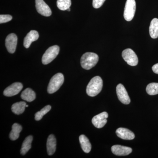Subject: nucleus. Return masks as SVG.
I'll use <instances>...</instances> for the list:
<instances>
[{"label": "nucleus", "mask_w": 158, "mask_h": 158, "mask_svg": "<svg viewBox=\"0 0 158 158\" xmlns=\"http://www.w3.org/2000/svg\"><path fill=\"white\" fill-rule=\"evenodd\" d=\"M103 81L101 77H94L90 80L87 86L86 92L88 96L94 97L102 91Z\"/></svg>", "instance_id": "f257e3e1"}, {"label": "nucleus", "mask_w": 158, "mask_h": 158, "mask_svg": "<svg viewBox=\"0 0 158 158\" xmlns=\"http://www.w3.org/2000/svg\"><path fill=\"white\" fill-rule=\"evenodd\" d=\"M98 60V56L96 54L92 52L85 53L81 58V65L84 69L89 70L95 66Z\"/></svg>", "instance_id": "f03ea898"}, {"label": "nucleus", "mask_w": 158, "mask_h": 158, "mask_svg": "<svg viewBox=\"0 0 158 158\" xmlns=\"http://www.w3.org/2000/svg\"><path fill=\"white\" fill-rule=\"evenodd\" d=\"M64 81V76L61 73H58L51 78L48 87L49 94L54 93L59 90Z\"/></svg>", "instance_id": "7ed1b4c3"}, {"label": "nucleus", "mask_w": 158, "mask_h": 158, "mask_svg": "<svg viewBox=\"0 0 158 158\" xmlns=\"http://www.w3.org/2000/svg\"><path fill=\"white\" fill-rule=\"evenodd\" d=\"M59 52V47L58 46L54 45L49 48L44 54L42 58V63L47 65L56 59Z\"/></svg>", "instance_id": "20e7f679"}, {"label": "nucleus", "mask_w": 158, "mask_h": 158, "mask_svg": "<svg viewBox=\"0 0 158 158\" xmlns=\"http://www.w3.org/2000/svg\"><path fill=\"white\" fill-rule=\"evenodd\" d=\"M136 9L135 0H127L125 6L123 16L127 21H131L135 16Z\"/></svg>", "instance_id": "39448f33"}, {"label": "nucleus", "mask_w": 158, "mask_h": 158, "mask_svg": "<svg viewBox=\"0 0 158 158\" xmlns=\"http://www.w3.org/2000/svg\"><path fill=\"white\" fill-rule=\"evenodd\" d=\"M122 55L123 59L129 65L134 66L138 65V56L133 50L130 48L126 49L123 51Z\"/></svg>", "instance_id": "423d86ee"}, {"label": "nucleus", "mask_w": 158, "mask_h": 158, "mask_svg": "<svg viewBox=\"0 0 158 158\" xmlns=\"http://www.w3.org/2000/svg\"><path fill=\"white\" fill-rule=\"evenodd\" d=\"M116 94L119 100L123 104L128 105L131 102L129 96L127 91L123 85L118 84L116 88Z\"/></svg>", "instance_id": "0eeeda50"}, {"label": "nucleus", "mask_w": 158, "mask_h": 158, "mask_svg": "<svg viewBox=\"0 0 158 158\" xmlns=\"http://www.w3.org/2000/svg\"><path fill=\"white\" fill-rule=\"evenodd\" d=\"M23 85L22 84L19 82H15L4 90L3 94L5 96L11 97L15 96L18 94L20 91L22 90Z\"/></svg>", "instance_id": "6e6552de"}, {"label": "nucleus", "mask_w": 158, "mask_h": 158, "mask_svg": "<svg viewBox=\"0 0 158 158\" xmlns=\"http://www.w3.org/2000/svg\"><path fill=\"white\" fill-rule=\"evenodd\" d=\"M108 116L109 115L107 112H104L100 113L92 118V123L97 128H101L104 127L107 122V118Z\"/></svg>", "instance_id": "1a4fd4ad"}, {"label": "nucleus", "mask_w": 158, "mask_h": 158, "mask_svg": "<svg viewBox=\"0 0 158 158\" xmlns=\"http://www.w3.org/2000/svg\"><path fill=\"white\" fill-rule=\"evenodd\" d=\"M17 37L15 34H9L6 39V46L8 52L13 54L16 50L17 44Z\"/></svg>", "instance_id": "9d476101"}, {"label": "nucleus", "mask_w": 158, "mask_h": 158, "mask_svg": "<svg viewBox=\"0 0 158 158\" xmlns=\"http://www.w3.org/2000/svg\"><path fill=\"white\" fill-rule=\"evenodd\" d=\"M36 8L37 12L44 16L48 17L52 15V11L44 0H36Z\"/></svg>", "instance_id": "9b49d317"}, {"label": "nucleus", "mask_w": 158, "mask_h": 158, "mask_svg": "<svg viewBox=\"0 0 158 158\" xmlns=\"http://www.w3.org/2000/svg\"><path fill=\"white\" fill-rule=\"evenodd\" d=\"M111 151L114 155L118 156H127L132 152L131 148L120 145H113L111 148Z\"/></svg>", "instance_id": "f8f14e48"}, {"label": "nucleus", "mask_w": 158, "mask_h": 158, "mask_svg": "<svg viewBox=\"0 0 158 158\" xmlns=\"http://www.w3.org/2000/svg\"><path fill=\"white\" fill-rule=\"evenodd\" d=\"M116 133L118 138L123 140H133L135 138V134L133 132L125 128L120 127L117 129Z\"/></svg>", "instance_id": "ddd939ff"}, {"label": "nucleus", "mask_w": 158, "mask_h": 158, "mask_svg": "<svg viewBox=\"0 0 158 158\" xmlns=\"http://www.w3.org/2000/svg\"><path fill=\"white\" fill-rule=\"evenodd\" d=\"M39 35L38 32L36 31H31L27 34L24 39L23 45L26 48H28L31 43L36 41L39 38Z\"/></svg>", "instance_id": "4468645a"}, {"label": "nucleus", "mask_w": 158, "mask_h": 158, "mask_svg": "<svg viewBox=\"0 0 158 158\" xmlns=\"http://www.w3.org/2000/svg\"><path fill=\"white\" fill-rule=\"evenodd\" d=\"M56 148V140L55 136L51 135L49 136L47 142V150L49 156L54 154Z\"/></svg>", "instance_id": "2eb2a0df"}, {"label": "nucleus", "mask_w": 158, "mask_h": 158, "mask_svg": "<svg viewBox=\"0 0 158 158\" xmlns=\"http://www.w3.org/2000/svg\"><path fill=\"white\" fill-rule=\"evenodd\" d=\"M79 141L83 151L88 153L91 149V145L88 138L85 135H81L79 137Z\"/></svg>", "instance_id": "dca6fc26"}, {"label": "nucleus", "mask_w": 158, "mask_h": 158, "mask_svg": "<svg viewBox=\"0 0 158 158\" xmlns=\"http://www.w3.org/2000/svg\"><path fill=\"white\" fill-rule=\"evenodd\" d=\"M36 94L30 88H27L23 90L21 94V97L23 100L28 102H31L36 98Z\"/></svg>", "instance_id": "f3484780"}, {"label": "nucleus", "mask_w": 158, "mask_h": 158, "mask_svg": "<svg viewBox=\"0 0 158 158\" xmlns=\"http://www.w3.org/2000/svg\"><path fill=\"white\" fill-rule=\"evenodd\" d=\"M149 34L153 39L158 37V19H153L151 22L149 27Z\"/></svg>", "instance_id": "a211bd4d"}, {"label": "nucleus", "mask_w": 158, "mask_h": 158, "mask_svg": "<svg viewBox=\"0 0 158 158\" xmlns=\"http://www.w3.org/2000/svg\"><path fill=\"white\" fill-rule=\"evenodd\" d=\"M22 130V127L18 123H15L12 125V130L9 134V138L11 140L15 141L19 138L20 133Z\"/></svg>", "instance_id": "6ab92c4d"}, {"label": "nucleus", "mask_w": 158, "mask_h": 158, "mask_svg": "<svg viewBox=\"0 0 158 158\" xmlns=\"http://www.w3.org/2000/svg\"><path fill=\"white\" fill-rule=\"evenodd\" d=\"M27 104L24 102H20L15 103L11 106V111L16 115L22 114L24 112Z\"/></svg>", "instance_id": "aec40b11"}, {"label": "nucleus", "mask_w": 158, "mask_h": 158, "mask_svg": "<svg viewBox=\"0 0 158 158\" xmlns=\"http://www.w3.org/2000/svg\"><path fill=\"white\" fill-rule=\"evenodd\" d=\"M33 140V136L29 135L25 138L23 142L21 148L20 150L21 154L25 155L31 148V143Z\"/></svg>", "instance_id": "412c9836"}, {"label": "nucleus", "mask_w": 158, "mask_h": 158, "mask_svg": "<svg viewBox=\"0 0 158 158\" xmlns=\"http://www.w3.org/2000/svg\"><path fill=\"white\" fill-rule=\"evenodd\" d=\"M146 92L150 95L158 94V83H152L147 85L146 88Z\"/></svg>", "instance_id": "4be33fe9"}, {"label": "nucleus", "mask_w": 158, "mask_h": 158, "mask_svg": "<svg viewBox=\"0 0 158 158\" xmlns=\"http://www.w3.org/2000/svg\"><path fill=\"white\" fill-rule=\"evenodd\" d=\"M71 5V0H57V6L60 10L65 11L70 8Z\"/></svg>", "instance_id": "5701e85b"}, {"label": "nucleus", "mask_w": 158, "mask_h": 158, "mask_svg": "<svg viewBox=\"0 0 158 158\" xmlns=\"http://www.w3.org/2000/svg\"><path fill=\"white\" fill-rule=\"evenodd\" d=\"M51 106L50 105H48L43 108L39 112H37L35 114V119L36 121H39L42 118L43 116L45 115L51 110Z\"/></svg>", "instance_id": "b1692460"}, {"label": "nucleus", "mask_w": 158, "mask_h": 158, "mask_svg": "<svg viewBox=\"0 0 158 158\" xmlns=\"http://www.w3.org/2000/svg\"><path fill=\"white\" fill-rule=\"evenodd\" d=\"M12 17L9 15H0V23H4L10 21Z\"/></svg>", "instance_id": "393cba45"}, {"label": "nucleus", "mask_w": 158, "mask_h": 158, "mask_svg": "<svg viewBox=\"0 0 158 158\" xmlns=\"http://www.w3.org/2000/svg\"><path fill=\"white\" fill-rule=\"evenodd\" d=\"M106 0H93V6L95 9L100 8L105 2Z\"/></svg>", "instance_id": "a878e982"}, {"label": "nucleus", "mask_w": 158, "mask_h": 158, "mask_svg": "<svg viewBox=\"0 0 158 158\" xmlns=\"http://www.w3.org/2000/svg\"><path fill=\"white\" fill-rule=\"evenodd\" d=\"M152 69L154 73L158 74V63H157L152 66Z\"/></svg>", "instance_id": "bb28decb"}, {"label": "nucleus", "mask_w": 158, "mask_h": 158, "mask_svg": "<svg viewBox=\"0 0 158 158\" xmlns=\"http://www.w3.org/2000/svg\"><path fill=\"white\" fill-rule=\"evenodd\" d=\"M67 10V11H70V8H69V9H67V10Z\"/></svg>", "instance_id": "cd10ccee"}, {"label": "nucleus", "mask_w": 158, "mask_h": 158, "mask_svg": "<svg viewBox=\"0 0 158 158\" xmlns=\"http://www.w3.org/2000/svg\"><path fill=\"white\" fill-rule=\"evenodd\" d=\"M28 107V105H27V106H26V107Z\"/></svg>", "instance_id": "c85d7f7f"}]
</instances>
